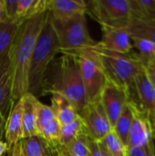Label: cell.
I'll use <instances>...</instances> for the list:
<instances>
[{
	"label": "cell",
	"mask_w": 155,
	"mask_h": 156,
	"mask_svg": "<svg viewBox=\"0 0 155 156\" xmlns=\"http://www.w3.org/2000/svg\"><path fill=\"white\" fill-rule=\"evenodd\" d=\"M48 12L25 20L19 27L8 58L11 66V101L15 104L27 93L31 57L37 37L46 22Z\"/></svg>",
	"instance_id": "1"
},
{
	"label": "cell",
	"mask_w": 155,
	"mask_h": 156,
	"mask_svg": "<svg viewBox=\"0 0 155 156\" xmlns=\"http://www.w3.org/2000/svg\"><path fill=\"white\" fill-rule=\"evenodd\" d=\"M58 94L66 98L80 115L88 104L79 66L73 55L61 54L48 68L40 96Z\"/></svg>",
	"instance_id": "2"
},
{
	"label": "cell",
	"mask_w": 155,
	"mask_h": 156,
	"mask_svg": "<svg viewBox=\"0 0 155 156\" xmlns=\"http://www.w3.org/2000/svg\"><path fill=\"white\" fill-rule=\"evenodd\" d=\"M102 69L106 81L125 90L130 99L133 96L134 80L143 69L136 53H117L100 48L97 44L90 48Z\"/></svg>",
	"instance_id": "3"
},
{
	"label": "cell",
	"mask_w": 155,
	"mask_h": 156,
	"mask_svg": "<svg viewBox=\"0 0 155 156\" xmlns=\"http://www.w3.org/2000/svg\"><path fill=\"white\" fill-rule=\"evenodd\" d=\"M58 54H60V47L51 23L50 14L48 11L46 22L37 37L31 57L27 93L36 97L40 96L46 71Z\"/></svg>",
	"instance_id": "4"
},
{
	"label": "cell",
	"mask_w": 155,
	"mask_h": 156,
	"mask_svg": "<svg viewBox=\"0 0 155 156\" xmlns=\"http://www.w3.org/2000/svg\"><path fill=\"white\" fill-rule=\"evenodd\" d=\"M50 17L60 47V54L75 55L97 44L89 33L86 15H76L65 19L53 18L51 15Z\"/></svg>",
	"instance_id": "5"
},
{
	"label": "cell",
	"mask_w": 155,
	"mask_h": 156,
	"mask_svg": "<svg viewBox=\"0 0 155 156\" xmlns=\"http://www.w3.org/2000/svg\"><path fill=\"white\" fill-rule=\"evenodd\" d=\"M87 13L100 27L127 28L131 21L129 0H91L87 2Z\"/></svg>",
	"instance_id": "6"
},
{
	"label": "cell",
	"mask_w": 155,
	"mask_h": 156,
	"mask_svg": "<svg viewBox=\"0 0 155 156\" xmlns=\"http://www.w3.org/2000/svg\"><path fill=\"white\" fill-rule=\"evenodd\" d=\"M77 58L88 103L100 100L106 85V78L99 60L90 49H84L73 55Z\"/></svg>",
	"instance_id": "7"
},
{
	"label": "cell",
	"mask_w": 155,
	"mask_h": 156,
	"mask_svg": "<svg viewBox=\"0 0 155 156\" xmlns=\"http://www.w3.org/2000/svg\"><path fill=\"white\" fill-rule=\"evenodd\" d=\"M80 117L83 120L89 138L93 141L101 142L112 131L111 122L100 100L88 103Z\"/></svg>",
	"instance_id": "8"
},
{
	"label": "cell",
	"mask_w": 155,
	"mask_h": 156,
	"mask_svg": "<svg viewBox=\"0 0 155 156\" xmlns=\"http://www.w3.org/2000/svg\"><path fill=\"white\" fill-rule=\"evenodd\" d=\"M60 127L51 107L42 103L37 99L36 101V128L37 136L42 138L48 147L55 148L59 143Z\"/></svg>",
	"instance_id": "9"
},
{
	"label": "cell",
	"mask_w": 155,
	"mask_h": 156,
	"mask_svg": "<svg viewBox=\"0 0 155 156\" xmlns=\"http://www.w3.org/2000/svg\"><path fill=\"white\" fill-rule=\"evenodd\" d=\"M132 108V122L129 133L127 147H143L153 141V124L147 112H143L133 101L130 100Z\"/></svg>",
	"instance_id": "10"
},
{
	"label": "cell",
	"mask_w": 155,
	"mask_h": 156,
	"mask_svg": "<svg viewBox=\"0 0 155 156\" xmlns=\"http://www.w3.org/2000/svg\"><path fill=\"white\" fill-rule=\"evenodd\" d=\"M129 100L130 95L125 90L106 82V85L101 91L100 101L105 111L111 127H113L121 116Z\"/></svg>",
	"instance_id": "11"
},
{
	"label": "cell",
	"mask_w": 155,
	"mask_h": 156,
	"mask_svg": "<svg viewBox=\"0 0 155 156\" xmlns=\"http://www.w3.org/2000/svg\"><path fill=\"white\" fill-rule=\"evenodd\" d=\"M143 112H147L151 122H155V88L150 81L144 68L134 80L133 96L132 99Z\"/></svg>",
	"instance_id": "12"
},
{
	"label": "cell",
	"mask_w": 155,
	"mask_h": 156,
	"mask_svg": "<svg viewBox=\"0 0 155 156\" xmlns=\"http://www.w3.org/2000/svg\"><path fill=\"white\" fill-rule=\"evenodd\" d=\"M101 40L98 41V45L100 48L122 54H129L132 52L133 44L126 28L101 27Z\"/></svg>",
	"instance_id": "13"
},
{
	"label": "cell",
	"mask_w": 155,
	"mask_h": 156,
	"mask_svg": "<svg viewBox=\"0 0 155 156\" xmlns=\"http://www.w3.org/2000/svg\"><path fill=\"white\" fill-rule=\"evenodd\" d=\"M23 101L22 98L16 101L9 112L8 118L5 123V143L9 149L24 139L23 133Z\"/></svg>",
	"instance_id": "14"
},
{
	"label": "cell",
	"mask_w": 155,
	"mask_h": 156,
	"mask_svg": "<svg viewBox=\"0 0 155 156\" xmlns=\"http://www.w3.org/2000/svg\"><path fill=\"white\" fill-rule=\"evenodd\" d=\"M48 11L53 18L65 19L87 14V2L83 0H48Z\"/></svg>",
	"instance_id": "15"
},
{
	"label": "cell",
	"mask_w": 155,
	"mask_h": 156,
	"mask_svg": "<svg viewBox=\"0 0 155 156\" xmlns=\"http://www.w3.org/2000/svg\"><path fill=\"white\" fill-rule=\"evenodd\" d=\"M50 107L60 126L73 122L79 116L75 107L66 98L58 94L51 95Z\"/></svg>",
	"instance_id": "16"
},
{
	"label": "cell",
	"mask_w": 155,
	"mask_h": 156,
	"mask_svg": "<svg viewBox=\"0 0 155 156\" xmlns=\"http://www.w3.org/2000/svg\"><path fill=\"white\" fill-rule=\"evenodd\" d=\"M22 23L6 19L0 24V66L8 58L14 39Z\"/></svg>",
	"instance_id": "17"
},
{
	"label": "cell",
	"mask_w": 155,
	"mask_h": 156,
	"mask_svg": "<svg viewBox=\"0 0 155 156\" xmlns=\"http://www.w3.org/2000/svg\"><path fill=\"white\" fill-rule=\"evenodd\" d=\"M37 97L26 93L22 97L23 101V133L24 138L37 136L36 128V101Z\"/></svg>",
	"instance_id": "18"
},
{
	"label": "cell",
	"mask_w": 155,
	"mask_h": 156,
	"mask_svg": "<svg viewBox=\"0 0 155 156\" xmlns=\"http://www.w3.org/2000/svg\"><path fill=\"white\" fill-rule=\"evenodd\" d=\"M11 90V66L9 58H7L0 66V112H5V110L12 103Z\"/></svg>",
	"instance_id": "19"
},
{
	"label": "cell",
	"mask_w": 155,
	"mask_h": 156,
	"mask_svg": "<svg viewBox=\"0 0 155 156\" xmlns=\"http://www.w3.org/2000/svg\"><path fill=\"white\" fill-rule=\"evenodd\" d=\"M48 12V0H17L16 18L24 22Z\"/></svg>",
	"instance_id": "20"
},
{
	"label": "cell",
	"mask_w": 155,
	"mask_h": 156,
	"mask_svg": "<svg viewBox=\"0 0 155 156\" xmlns=\"http://www.w3.org/2000/svg\"><path fill=\"white\" fill-rule=\"evenodd\" d=\"M88 134H83L67 144H58L51 148L56 156H88Z\"/></svg>",
	"instance_id": "21"
},
{
	"label": "cell",
	"mask_w": 155,
	"mask_h": 156,
	"mask_svg": "<svg viewBox=\"0 0 155 156\" xmlns=\"http://www.w3.org/2000/svg\"><path fill=\"white\" fill-rule=\"evenodd\" d=\"M126 30L131 37L143 38L155 43V21H143L131 18Z\"/></svg>",
	"instance_id": "22"
},
{
	"label": "cell",
	"mask_w": 155,
	"mask_h": 156,
	"mask_svg": "<svg viewBox=\"0 0 155 156\" xmlns=\"http://www.w3.org/2000/svg\"><path fill=\"white\" fill-rule=\"evenodd\" d=\"M131 18L155 21V0H129Z\"/></svg>",
	"instance_id": "23"
},
{
	"label": "cell",
	"mask_w": 155,
	"mask_h": 156,
	"mask_svg": "<svg viewBox=\"0 0 155 156\" xmlns=\"http://www.w3.org/2000/svg\"><path fill=\"white\" fill-rule=\"evenodd\" d=\"M132 118H133L132 108L131 101L129 100L123 112H122L121 116L119 117V119L117 120V122H115V124L112 127L113 133L118 136V138L126 146H127V143H128L130 129H131L132 122Z\"/></svg>",
	"instance_id": "24"
},
{
	"label": "cell",
	"mask_w": 155,
	"mask_h": 156,
	"mask_svg": "<svg viewBox=\"0 0 155 156\" xmlns=\"http://www.w3.org/2000/svg\"><path fill=\"white\" fill-rule=\"evenodd\" d=\"M87 134L85 125L80 115L73 122L60 127V136L58 144H67L79 136Z\"/></svg>",
	"instance_id": "25"
},
{
	"label": "cell",
	"mask_w": 155,
	"mask_h": 156,
	"mask_svg": "<svg viewBox=\"0 0 155 156\" xmlns=\"http://www.w3.org/2000/svg\"><path fill=\"white\" fill-rule=\"evenodd\" d=\"M20 144L25 156H46L47 144L37 135L24 138Z\"/></svg>",
	"instance_id": "26"
},
{
	"label": "cell",
	"mask_w": 155,
	"mask_h": 156,
	"mask_svg": "<svg viewBox=\"0 0 155 156\" xmlns=\"http://www.w3.org/2000/svg\"><path fill=\"white\" fill-rule=\"evenodd\" d=\"M133 48H136L139 50V53H136L137 58L145 66L147 63L155 58V43L137 37H132Z\"/></svg>",
	"instance_id": "27"
},
{
	"label": "cell",
	"mask_w": 155,
	"mask_h": 156,
	"mask_svg": "<svg viewBox=\"0 0 155 156\" xmlns=\"http://www.w3.org/2000/svg\"><path fill=\"white\" fill-rule=\"evenodd\" d=\"M111 156H127V146L111 131L100 142Z\"/></svg>",
	"instance_id": "28"
},
{
	"label": "cell",
	"mask_w": 155,
	"mask_h": 156,
	"mask_svg": "<svg viewBox=\"0 0 155 156\" xmlns=\"http://www.w3.org/2000/svg\"><path fill=\"white\" fill-rule=\"evenodd\" d=\"M127 156H155L154 142L143 147H127Z\"/></svg>",
	"instance_id": "29"
},
{
	"label": "cell",
	"mask_w": 155,
	"mask_h": 156,
	"mask_svg": "<svg viewBox=\"0 0 155 156\" xmlns=\"http://www.w3.org/2000/svg\"><path fill=\"white\" fill-rule=\"evenodd\" d=\"M5 12H6V19L19 21L16 18V10H17V0H5ZM21 22V21H20Z\"/></svg>",
	"instance_id": "30"
},
{
	"label": "cell",
	"mask_w": 155,
	"mask_h": 156,
	"mask_svg": "<svg viewBox=\"0 0 155 156\" xmlns=\"http://www.w3.org/2000/svg\"><path fill=\"white\" fill-rule=\"evenodd\" d=\"M88 156H104L100 142H96L91 139H89Z\"/></svg>",
	"instance_id": "31"
},
{
	"label": "cell",
	"mask_w": 155,
	"mask_h": 156,
	"mask_svg": "<svg viewBox=\"0 0 155 156\" xmlns=\"http://www.w3.org/2000/svg\"><path fill=\"white\" fill-rule=\"evenodd\" d=\"M143 68L150 81L155 88V58L150 61L149 63H147L145 66H143Z\"/></svg>",
	"instance_id": "32"
},
{
	"label": "cell",
	"mask_w": 155,
	"mask_h": 156,
	"mask_svg": "<svg viewBox=\"0 0 155 156\" xmlns=\"http://www.w3.org/2000/svg\"><path fill=\"white\" fill-rule=\"evenodd\" d=\"M9 156H25L23 154L22 148H21L20 142L9 149Z\"/></svg>",
	"instance_id": "33"
},
{
	"label": "cell",
	"mask_w": 155,
	"mask_h": 156,
	"mask_svg": "<svg viewBox=\"0 0 155 156\" xmlns=\"http://www.w3.org/2000/svg\"><path fill=\"white\" fill-rule=\"evenodd\" d=\"M6 20V12H5V0H0V24Z\"/></svg>",
	"instance_id": "34"
},
{
	"label": "cell",
	"mask_w": 155,
	"mask_h": 156,
	"mask_svg": "<svg viewBox=\"0 0 155 156\" xmlns=\"http://www.w3.org/2000/svg\"><path fill=\"white\" fill-rule=\"evenodd\" d=\"M5 123V112H0V139H1L2 134H3V133H4Z\"/></svg>",
	"instance_id": "35"
},
{
	"label": "cell",
	"mask_w": 155,
	"mask_h": 156,
	"mask_svg": "<svg viewBox=\"0 0 155 156\" xmlns=\"http://www.w3.org/2000/svg\"><path fill=\"white\" fill-rule=\"evenodd\" d=\"M7 151H9V147H8L7 144L3 142L0 139V156H3V154Z\"/></svg>",
	"instance_id": "36"
},
{
	"label": "cell",
	"mask_w": 155,
	"mask_h": 156,
	"mask_svg": "<svg viewBox=\"0 0 155 156\" xmlns=\"http://www.w3.org/2000/svg\"><path fill=\"white\" fill-rule=\"evenodd\" d=\"M46 156H56L55 154V152L47 145V153H46Z\"/></svg>",
	"instance_id": "37"
},
{
	"label": "cell",
	"mask_w": 155,
	"mask_h": 156,
	"mask_svg": "<svg viewBox=\"0 0 155 156\" xmlns=\"http://www.w3.org/2000/svg\"><path fill=\"white\" fill-rule=\"evenodd\" d=\"M100 145H101V149H102V153H103V155L104 156H111V154L107 151V149L103 146V144L100 143Z\"/></svg>",
	"instance_id": "38"
},
{
	"label": "cell",
	"mask_w": 155,
	"mask_h": 156,
	"mask_svg": "<svg viewBox=\"0 0 155 156\" xmlns=\"http://www.w3.org/2000/svg\"><path fill=\"white\" fill-rule=\"evenodd\" d=\"M152 124H153V142L155 144V122H152Z\"/></svg>",
	"instance_id": "39"
}]
</instances>
